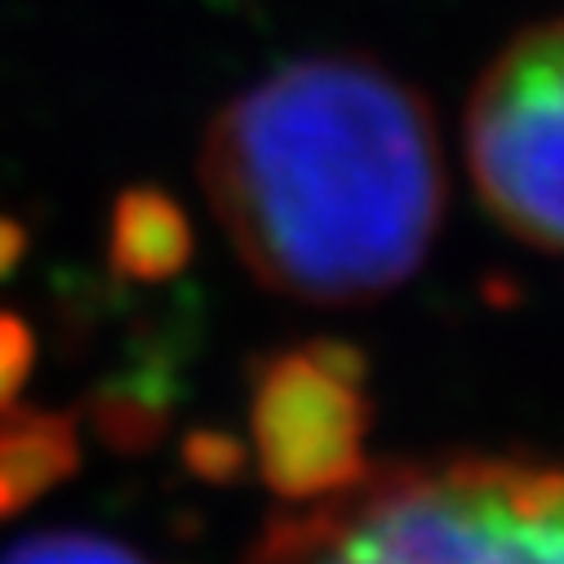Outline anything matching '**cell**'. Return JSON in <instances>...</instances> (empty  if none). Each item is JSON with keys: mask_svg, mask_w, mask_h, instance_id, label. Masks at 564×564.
I'll use <instances>...</instances> for the list:
<instances>
[{"mask_svg": "<svg viewBox=\"0 0 564 564\" xmlns=\"http://www.w3.org/2000/svg\"><path fill=\"white\" fill-rule=\"evenodd\" d=\"M200 183L262 285L321 307L404 285L445 214L427 102L356 54L299 58L236 94L205 133Z\"/></svg>", "mask_w": 564, "mask_h": 564, "instance_id": "obj_1", "label": "cell"}, {"mask_svg": "<svg viewBox=\"0 0 564 564\" xmlns=\"http://www.w3.org/2000/svg\"><path fill=\"white\" fill-rule=\"evenodd\" d=\"M249 564H564V467L458 458L356 476Z\"/></svg>", "mask_w": 564, "mask_h": 564, "instance_id": "obj_2", "label": "cell"}, {"mask_svg": "<svg viewBox=\"0 0 564 564\" xmlns=\"http://www.w3.org/2000/svg\"><path fill=\"white\" fill-rule=\"evenodd\" d=\"M467 165L485 209L564 253V19L520 32L467 102Z\"/></svg>", "mask_w": 564, "mask_h": 564, "instance_id": "obj_3", "label": "cell"}, {"mask_svg": "<svg viewBox=\"0 0 564 564\" xmlns=\"http://www.w3.org/2000/svg\"><path fill=\"white\" fill-rule=\"evenodd\" d=\"M347 347H299L271 360L253 387V449L262 480L294 502H316L365 476L369 404Z\"/></svg>", "mask_w": 564, "mask_h": 564, "instance_id": "obj_4", "label": "cell"}, {"mask_svg": "<svg viewBox=\"0 0 564 564\" xmlns=\"http://www.w3.org/2000/svg\"><path fill=\"white\" fill-rule=\"evenodd\" d=\"M72 467V432L58 417H28L0 432V511L23 507Z\"/></svg>", "mask_w": 564, "mask_h": 564, "instance_id": "obj_5", "label": "cell"}, {"mask_svg": "<svg viewBox=\"0 0 564 564\" xmlns=\"http://www.w3.org/2000/svg\"><path fill=\"white\" fill-rule=\"evenodd\" d=\"M187 253V223L165 196H124L116 209V262L133 275H165Z\"/></svg>", "mask_w": 564, "mask_h": 564, "instance_id": "obj_6", "label": "cell"}, {"mask_svg": "<svg viewBox=\"0 0 564 564\" xmlns=\"http://www.w3.org/2000/svg\"><path fill=\"white\" fill-rule=\"evenodd\" d=\"M0 564H156V560L89 529H50L0 551Z\"/></svg>", "mask_w": 564, "mask_h": 564, "instance_id": "obj_7", "label": "cell"}, {"mask_svg": "<svg viewBox=\"0 0 564 564\" xmlns=\"http://www.w3.org/2000/svg\"><path fill=\"white\" fill-rule=\"evenodd\" d=\"M23 347H28V334L0 316V400L19 391V378H23Z\"/></svg>", "mask_w": 564, "mask_h": 564, "instance_id": "obj_8", "label": "cell"}]
</instances>
